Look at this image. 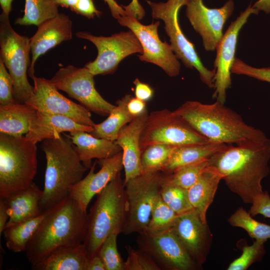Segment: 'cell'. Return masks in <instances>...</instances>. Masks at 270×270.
Segmentation results:
<instances>
[{
	"label": "cell",
	"mask_w": 270,
	"mask_h": 270,
	"mask_svg": "<svg viewBox=\"0 0 270 270\" xmlns=\"http://www.w3.org/2000/svg\"><path fill=\"white\" fill-rule=\"evenodd\" d=\"M270 140L267 138L228 144L208 161L232 192L244 203L252 204L263 192L261 182L270 173Z\"/></svg>",
	"instance_id": "obj_1"
},
{
	"label": "cell",
	"mask_w": 270,
	"mask_h": 270,
	"mask_svg": "<svg viewBox=\"0 0 270 270\" xmlns=\"http://www.w3.org/2000/svg\"><path fill=\"white\" fill-rule=\"evenodd\" d=\"M88 222V213L70 196L50 208L24 252L32 266L58 250L84 243Z\"/></svg>",
	"instance_id": "obj_2"
},
{
	"label": "cell",
	"mask_w": 270,
	"mask_h": 270,
	"mask_svg": "<svg viewBox=\"0 0 270 270\" xmlns=\"http://www.w3.org/2000/svg\"><path fill=\"white\" fill-rule=\"evenodd\" d=\"M174 111L210 142L237 144L268 138L263 131L247 124L240 114L217 100L210 104L186 101Z\"/></svg>",
	"instance_id": "obj_3"
},
{
	"label": "cell",
	"mask_w": 270,
	"mask_h": 270,
	"mask_svg": "<svg viewBox=\"0 0 270 270\" xmlns=\"http://www.w3.org/2000/svg\"><path fill=\"white\" fill-rule=\"evenodd\" d=\"M63 134L64 136L42 140L40 145L46 161L40 203L42 211L52 208L69 196L71 188L84 177L88 170L72 140Z\"/></svg>",
	"instance_id": "obj_4"
},
{
	"label": "cell",
	"mask_w": 270,
	"mask_h": 270,
	"mask_svg": "<svg viewBox=\"0 0 270 270\" xmlns=\"http://www.w3.org/2000/svg\"><path fill=\"white\" fill-rule=\"evenodd\" d=\"M88 214L84 244L88 258L97 254L104 240L110 234L122 233L126 218L124 180L118 173L98 194Z\"/></svg>",
	"instance_id": "obj_5"
},
{
	"label": "cell",
	"mask_w": 270,
	"mask_h": 270,
	"mask_svg": "<svg viewBox=\"0 0 270 270\" xmlns=\"http://www.w3.org/2000/svg\"><path fill=\"white\" fill-rule=\"evenodd\" d=\"M37 168L36 144L24 136L0 134V198L30 186Z\"/></svg>",
	"instance_id": "obj_6"
},
{
	"label": "cell",
	"mask_w": 270,
	"mask_h": 270,
	"mask_svg": "<svg viewBox=\"0 0 270 270\" xmlns=\"http://www.w3.org/2000/svg\"><path fill=\"white\" fill-rule=\"evenodd\" d=\"M0 58L12 78L13 94L16 102L26 103L34 87L28 80L27 72L31 60L30 38L18 34L12 28L9 16L0 15Z\"/></svg>",
	"instance_id": "obj_7"
},
{
	"label": "cell",
	"mask_w": 270,
	"mask_h": 270,
	"mask_svg": "<svg viewBox=\"0 0 270 270\" xmlns=\"http://www.w3.org/2000/svg\"><path fill=\"white\" fill-rule=\"evenodd\" d=\"M164 175L162 172L142 173L124 184L126 218L122 233L140 234L145 231L160 196Z\"/></svg>",
	"instance_id": "obj_8"
},
{
	"label": "cell",
	"mask_w": 270,
	"mask_h": 270,
	"mask_svg": "<svg viewBox=\"0 0 270 270\" xmlns=\"http://www.w3.org/2000/svg\"><path fill=\"white\" fill-rule=\"evenodd\" d=\"M188 0H168L158 3L147 0L152 10L153 18L161 19L164 22V30L169 36L170 46L178 58L184 65L196 68L201 80L210 88L214 87L216 70H210L202 64L194 44L182 32L178 22L180 8L186 6Z\"/></svg>",
	"instance_id": "obj_9"
},
{
	"label": "cell",
	"mask_w": 270,
	"mask_h": 270,
	"mask_svg": "<svg viewBox=\"0 0 270 270\" xmlns=\"http://www.w3.org/2000/svg\"><path fill=\"white\" fill-rule=\"evenodd\" d=\"M208 142L174 111L162 109L148 114L140 136V147L142 152L156 144L178 147Z\"/></svg>",
	"instance_id": "obj_10"
},
{
	"label": "cell",
	"mask_w": 270,
	"mask_h": 270,
	"mask_svg": "<svg viewBox=\"0 0 270 270\" xmlns=\"http://www.w3.org/2000/svg\"><path fill=\"white\" fill-rule=\"evenodd\" d=\"M76 35L78 38L90 41L97 48L96 58L84 66L94 76L112 74L126 57L142 52L138 39L130 30L110 36H97L86 32H78Z\"/></svg>",
	"instance_id": "obj_11"
},
{
	"label": "cell",
	"mask_w": 270,
	"mask_h": 270,
	"mask_svg": "<svg viewBox=\"0 0 270 270\" xmlns=\"http://www.w3.org/2000/svg\"><path fill=\"white\" fill-rule=\"evenodd\" d=\"M94 78L85 66L78 68L70 64L60 68L50 81L90 112L108 116L116 105L106 101L98 93Z\"/></svg>",
	"instance_id": "obj_12"
},
{
	"label": "cell",
	"mask_w": 270,
	"mask_h": 270,
	"mask_svg": "<svg viewBox=\"0 0 270 270\" xmlns=\"http://www.w3.org/2000/svg\"><path fill=\"white\" fill-rule=\"evenodd\" d=\"M138 248L148 254L162 270H193L191 258L173 228L154 234L143 232L136 238Z\"/></svg>",
	"instance_id": "obj_13"
},
{
	"label": "cell",
	"mask_w": 270,
	"mask_h": 270,
	"mask_svg": "<svg viewBox=\"0 0 270 270\" xmlns=\"http://www.w3.org/2000/svg\"><path fill=\"white\" fill-rule=\"evenodd\" d=\"M117 20L120 25L128 28L138 39L142 48V54L138 56L140 60L156 64L170 76L179 74L180 64L178 58L170 44L162 42L158 36L160 22L144 25L127 15L120 16Z\"/></svg>",
	"instance_id": "obj_14"
},
{
	"label": "cell",
	"mask_w": 270,
	"mask_h": 270,
	"mask_svg": "<svg viewBox=\"0 0 270 270\" xmlns=\"http://www.w3.org/2000/svg\"><path fill=\"white\" fill-rule=\"evenodd\" d=\"M31 78L34 89L26 104L38 111L66 116L78 124L94 126L90 112L62 94L50 80L35 76Z\"/></svg>",
	"instance_id": "obj_15"
},
{
	"label": "cell",
	"mask_w": 270,
	"mask_h": 270,
	"mask_svg": "<svg viewBox=\"0 0 270 270\" xmlns=\"http://www.w3.org/2000/svg\"><path fill=\"white\" fill-rule=\"evenodd\" d=\"M258 11L250 4L242 12L236 19L231 22L216 47L214 62L216 74L214 77V92L212 98L224 104L226 90L232 84L231 68L236 59L235 54L239 32L247 22L252 14Z\"/></svg>",
	"instance_id": "obj_16"
},
{
	"label": "cell",
	"mask_w": 270,
	"mask_h": 270,
	"mask_svg": "<svg viewBox=\"0 0 270 270\" xmlns=\"http://www.w3.org/2000/svg\"><path fill=\"white\" fill-rule=\"evenodd\" d=\"M234 2L228 0L220 8H209L203 0H188L186 16L194 30L202 36L206 51H214L223 36L224 24L232 14Z\"/></svg>",
	"instance_id": "obj_17"
},
{
	"label": "cell",
	"mask_w": 270,
	"mask_h": 270,
	"mask_svg": "<svg viewBox=\"0 0 270 270\" xmlns=\"http://www.w3.org/2000/svg\"><path fill=\"white\" fill-rule=\"evenodd\" d=\"M98 161L100 170L95 172V161L88 174L70 190V196L84 212H87L88 205L93 197L98 194L124 168L122 151Z\"/></svg>",
	"instance_id": "obj_18"
},
{
	"label": "cell",
	"mask_w": 270,
	"mask_h": 270,
	"mask_svg": "<svg viewBox=\"0 0 270 270\" xmlns=\"http://www.w3.org/2000/svg\"><path fill=\"white\" fill-rule=\"evenodd\" d=\"M36 33L30 38L32 60L28 72L34 76V65L38 58L46 52L64 41L72 38V21L64 13L39 24Z\"/></svg>",
	"instance_id": "obj_19"
},
{
	"label": "cell",
	"mask_w": 270,
	"mask_h": 270,
	"mask_svg": "<svg viewBox=\"0 0 270 270\" xmlns=\"http://www.w3.org/2000/svg\"><path fill=\"white\" fill-rule=\"evenodd\" d=\"M173 228L193 260L198 266L205 260L208 229L193 208L178 215Z\"/></svg>",
	"instance_id": "obj_20"
},
{
	"label": "cell",
	"mask_w": 270,
	"mask_h": 270,
	"mask_svg": "<svg viewBox=\"0 0 270 270\" xmlns=\"http://www.w3.org/2000/svg\"><path fill=\"white\" fill-rule=\"evenodd\" d=\"M148 114L146 110L124 126L115 140L122 152L124 184L142 173L140 138Z\"/></svg>",
	"instance_id": "obj_21"
},
{
	"label": "cell",
	"mask_w": 270,
	"mask_h": 270,
	"mask_svg": "<svg viewBox=\"0 0 270 270\" xmlns=\"http://www.w3.org/2000/svg\"><path fill=\"white\" fill-rule=\"evenodd\" d=\"M92 130L93 126L78 124L67 116L36 110L30 121L28 132L24 136L36 144L57 137L64 132L84 131L90 133Z\"/></svg>",
	"instance_id": "obj_22"
},
{
	"label": "cell",
	"mask_w": 270,
	"mask_h": 270,
	"mask_svg": "<svg viewBox=\"0 0 270 270\" xmlns=\"http://www.w3.org/2000/svg\"><path fill=\"white\" fill-rule=\"evenodd\" d=\"M42 190L34 182L24 190L3 199L9 215L6 226L16 224L39 216Z\"/></svg>",
	"instance_id": "obj_23"
},
{
	"label": "cell",
	"mask_w": 270,
	"mask_h": 270,
	"mask_svg": "<svg viewBox=\"0 0 270 270\" xmlns=\"http://www.w3.org/2000/svg\"><path fill=\"white\" fill-rule=\"evenodd\" d=\"M66 135L74 144L80 160L88 169L92 165V159L107 158L122 151L115 141L98 138L86 132L78 131Z\"/></svg>",
	"instance_id": "obj_24"
},
{
	"label": "cell",
	"mask_w": 270,
	"mask_h": 270,
	"mask_svg": "<svg viewBox=\"0 0 270 270\" xmlns=\"http://www.w3.org/2000/svg\"><path fill=\"white\" fill-rule=\"evenodd\" d=\"M222 180L220 174L208 166L198 180L188 189L190 202L205 224H207V210Z\"/></svg>",
	"instance_id": "obj_25"
},
{
	"label": "cell",
	"mask_w": 270,
	"mask_h": 270,
	"mask_svg": "<svg viewBox=\"0 0 270 270\" xmlns=\"http://www.w3.org/2000/svg\"><path fill=\"white\" fill-rule=\"evenodd\" d=\"M228 145L210 142L176 147L160 172L170 174L182 166L207 160Z\"/></svg>",
	"instance_id": "obj_26"
},
{
	"label": "cell",
	"mask_w": 270,
	"mask_h": 270,
	"mask_svg": "<svg viewBox=\"0 0 270 270\" xmlns=\"http://www.w3.org/2000/svg\"><path fill=\"white\" fill-rule=\"evenodd\" d=\"M88 257L84 244L60 248L32 266L34 270H86Z\"/></svg>",
	"instance_id": "obj_27"
},
{
	"label": "cell",
	"mask_w": 270,
	"mask_h": 270,
	"mask_svg": "<svg viewBox=\"0 0 270 270\" xmlns=\"http://www.w3.org/2000/svg\"><path fill=\"white\" fill-rule=\"evenodd\" d=\"M36 110L30 105L17 102L0 105V132L16 136H22L29 130Z\"/></svg>",
	"instance_id": "obj_28"
},
{
	"label": "cell",
	"mask_w": 270,
	"mask_h": 270,
	"mask_svg": "<svg viewBox=\"0 0 270 270\" xmlns=\"http://www.w3.org/2000/svg\"><path fill=\"white\" fill-rule=\"evenodd\" d=\"M132 96L126 94L116 102V105L102 122L94 124L90 132L93 136L114 142L120 130L135 117L128 111V103Z\"/></svg>",
	"instance_id": "obj_29"
},
{
	"label": "cell",
	"mask_w": 270,
	"mask_h": 270,
	"mask_svg": "<svg viewBox=\"0 0 270 270\" xmlns=\"http://www.w3.org/2000/svg\"><path fill=\"white\" fill-rule=\"evenodd\" d=\"M44 210L39 216L22 222L6 226L2 233L8 249L14 252H25L27 244L48 214Z\"/></svg>",
	"instance_id": "obj_30"
},
{
	"label": "cell",
	"mask_w": 270,
	"mask_h": 270,
	"mask_svg": "<svg viewBox=\"0 0 270 270\" xmlns=\"http://www.w3.org/2000/svg\"><path fill=\"white\" fill-rule=\"evenodd\" d=\"M58 14V6L53 0H25L24 14L18 18L14 23L21 26H38Z\"/></svg>",
	"instance_id": "obj_31"
},
{
	"label": "cell",
	"mask_w": 270,
	"mask_h": 270,
	"mask_svg": "<svg viewBox=\"0 0 270 270\" xmlns=\"http://www.w3.org/2000/svg\"><path fill=\"white\" fill-rule=\"evenodd\" d=\"M229 224L244 230L249 236L265 242L270 238V225L257 221L242 207L238 208L228 220Z\"/></svg>",
	"instance_id": "obj_32"
},
{
	"label": "cell",
	"mask_w": 270,
	"mask_h": 270,
	"mask_svg": "<svg viewBox=\"0 0 270 270\" xmlns=\"http://www.w3.org/2000/svg\"><path fill=\"white\" fill-rule=\"evenodd\" d=\"M160 194L164 202L178 215L194 208L189 200L188 190L169 181L166 174Z\"/></svg>",
	"instance_id": "obj_33"
},
{
	"label": "cell",
	"mask_w": 270,
	"mask_h": 270,
	"mask_svg": "<svg viewBox=\"0 0 270 270\" xmlns=\"http://www.w3.org/2000/svg\"><path fill=\"white\" fill-rule=\"evenodd\" d=\"M176 148L166 144H156L145 148L142 152L141 155L142 173L160 172Z\"/></svg>",
	"instance_id": "obj_34"
},
{
	"label": "cell",
	"mask_w": 270,
	"mask_h": 270,
	"mask_svg": "<svg viewBox=\"0 0 270 270\" xmlns=\"http://www.w3.org/2000/svg\"><path fill=\"white\" fill-rule=\"evenodd\" d=\"M178 215L164 202L160 196L153 207L150 220L144 232L154 234L172 228Z\"/></svg>",
	"instance_id": "obj_35"
},
{
	"label": "cell",
	"mask_w": 270,
	"mask_h": 270,
	"mask_svg": "<svg viewBox=\"0 0 270 270\" xmlns=\"http://www.w3.org/2000/svg\"><path fill=\"white\" fill-rule=\"evenodd\" d=\"M208 166V160H204L182 166L171 174H166L169 181L188 190L198 180Z\"/></svg>",
	"instance_id": "obj_36"
},
{
	"label": "cell",
	"mask_w": 270,
	"mask_h": 270,
	"mask_svg": "<svg viewBox=\"0 0 270 270\" xmlns=\"http://www.w3.org/2000/svg\"><path fill=\"white\" fill-rule=\"evenodd\" d=\"M117 233L108 236L102 242L97 254L100 257L106 270H124V261L117 248Z\"/></svg>",
	"instance_id": "obj_37"
},
{
	"label": "cell",
	"mask_w": 270,
	"mask_h": 270,
	"mask_svg": "<svg viewBox=\"0 0 270 270\" xmlns=\"http://www.w3.org/2000/svg\"><path fill=\"white\" fill-rule=\"evenodd\" d=\"M264 244L256 240L252 245L244 246L240 256L232 262L227 269L246 270L254 262L260 260L266 252Z\"/></svg>",
	"instance_id": "obj_38"
},
{
	"label": "cell",
	"mask_w": 270,
	"mask_h": 270,
	"mask_svg": "<svg viewBox=\"0 0 270 270\" xmlns=\"http://www.w3.org/2000/svg\"><path fill=\"white\" fill-rule=\"evenodd\" d=\"M126 249L128 256L124 270H160L153 259L141 249H134L130 246H126Z\"/></svg>",
	"instance_id": "obj_39"
},
{
	"label": "cell",
	"mask_w": 270,
	"mask_h": 270,
	"mask_svg": "<svg viewBox=\"0 0 270 270\" xmlns=\"http://www.w3.org/2000/svg\"><path fill=\"white\" fill-rule=\"evenodd\" d=\"M231 72L247 76L261 81L270 82V67H252L237 58H236L232 66Z\"/></svg>",
	"instance_id": "obj_40"
},
{
	"label": "cell",
	"mask_w": 270,
	"mask_h": 270,
	"mask_svg": "<svg viewBox=\"0 0 270 270\" xmlns=\"http://www.w3.org/2000/svg\"><path fill=\"white\" fill-rule=\"evenodd\" d=\"M16 102L13 94L12 78L0 58V105H8Z\"/></svg>",
	"instance_id": "obj_41"
},
{
	"label": "cell",
	"mask_w": 270,
	"mask_h": 270,
	"mask_svg": "<svg viewBox=\"0 0 270 270\" xmlns=\"http://www.w3.org/2000/svg\"><path fill=\"white\" fill-rule=\"evenodd\" d=\"M248 212L253 217L261 214L265 218H270V196L268 192H262L254 198Z\"/></svg>",
	"instance_id": "obj_42"
},
{
	"label": "cell",
	"mask_w": 270,
	"mask_h": 270,
	"mask_svg": "<svg viewBox=\"0 0 270 270\" xmlns=\"http://www.w3.org/2000/svg\"><path fill=\"white\" fill-rule=\"evenodd\" d=\"M72 10L89 19L102 14L96 8L93 0H79Z\"/></svg>",
	"instance_id": "obj_43"
},
{
	"label": "cell",
	"mask_w": 270,
	"mask_h": 270,
	"mask_svg": "<svg viewBox=\"0 0 270 270\" xmlns=\"http://www.w3.org/2000/svg\"><path fill=\"white\" fill-rule=\"evenodd\" d=\"M134 84V87L135 97L144 102L150 100L153 96L154 90L148 84L142 82L138 78H136Z\"/></svg>",
	"instance_id": "obj_44"
},
{
	"label": "cell",
	"mask_w": 270,
	"mask_h": 270,
	"mask_svg": "<svg viewBox=\"0 0 270 270\" xmlns=\"http://www.w3.org/2000/svg\"><path fill=\"white\" fill-rule=\"evenodd\" d=\"M127 107L129 112L134 117L142 114L147 110L146 102L132 96L128 100Z\"/></svg>",
	"instance_id": "obj_45"
},
{
	"label": "cell",
	"mask_w": 270,
	"mask_h": 270,
	"mask_svg": "<svg viewBox=\"0 0 270 270\" xmlns=\"http://www.w3.org/2000/svg\"><path fill=\"white\" fill-rule=\"evenodd\" d=\"M122 6L125 10L127 16L138 20H142L144 16V10L138 0H132L128 6Z\"/></svg>",
	"instance_id": "obj_46"
},
{
	"label": "cell",
	"mask_w": 270,
	"mask_h": 270,
	"mask_svg": "<svg viewBox=\"0 0 270 270\" xmlns=\"http://www.w3.org/2000/svg\"><path fill=\"white\" fill-rule=\"evenodd\" d=\"M108 5L112 15L115 18H118L120 16L126 15V12L122 6L118 5L114 0H103Z\"/></svg>",
	"instance_id": "obj_47"
},
{
	"label": "cell",
	"mask_w": 270,
	"mask_h": 270,
	"mask_svg": "<svg viewBox=\"0 0 270 270\" xmlns=\"http://www.w3.org/2000/svg\"><path fill=\"white\" fill-rule=\"evenodd\" d=\"M9 219L7 208L2 198H0V235H2Z\"/></svg>",
	"instance_id": "obj_48"
},
{
	"label": "cell",
	"mask_w": 270,
	"mask_h": 270,
	"mask_svg": "<svg viewBox=\"0 0 270 270\" xmlns=\"http://www.w3.org/2000/svg\"><path fill=\"white\" fill-rule=\"evenodd\" d=\"M86 270H106L100 257L96 254L88 259Z\"/></svg>",
	"instance_id": "obj_49"
},
{
	"label": "cell",
	"mask_w": 270,
	"mask_h": 270,
	"mask_svg": "<svg viewBox=\"0 0 270 270\" xmlns=\"http://www.w3.org/2000/svg\"><path fill=\"white\" fill-rule=\"evenodd\" d=\"M252 7L258 12L262 10L268 14L270 13V0H258L254 4Z\"/></svg>",
	"instance_id": "obj_50"
},
{
	"label": "cell",
	"mask_w": 270,
	"mask_h": 270,
	"mask_svg": "<svg viewBox=\"0 0 270 270\" xmlns=\"http://www.w3.org/2000/svg\"><path fill=\"white\" fill-rule=\"evenodd\" d=\"M79 0H53V3L58 6L70 8L72 10Z\"/></svg>",
	"instance_id": "obj_51"
},
{
	"label": "cell",
	"mask_w": 270,
	"mask_h": 270,
	"mask_svg": "<svg viewBox=\"0 0 270 270\" xmlns=\"http://www.w3.org/2000/svg\"><path fill=\"white\" fill-rule=\"evenodd\" d=\"M12 1L13 0H0L2 14L9 16L12 9Z\"/></svg>",
	"instance_id": "obj_52"
}]
</instances>
